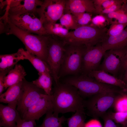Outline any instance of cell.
<instances>
[{"mask_svg":"<svg viewBox=\"0 0 127 127\" xmlns=\"http://www.w3.org/2000/svg\"><path fill=\"white\" fill-rule=\"evenodd\" d=\"M52 95L53 112L58 116L60 113L75 112L84 108V100L78 90L67 83L59 82L56 84Z\"/></svg>","mask_w":127,"mask_h":127,"instance_id":"cell-1","label":"cell"},{"mask_svg":"<svg viewBox=\"0 0 127 127\" xmlns=\"http://www.w3.org/2000/svg\"><path fill=\"white\" fill-rule=\"evenodd\" d=\"M5 26L7 35L12 34L16 36L24 44L27 51L46 63L48 35H35L27 32L8 20Z\"/></svg>","mask_w":127,"mask_h":127,"instance_id":"cell-2","label":"cell"},{"mask_svg":"<svg viewBox=\"0 0 127 127\" xmlns=\"http://www.w3.org/2000/svg\"><path fill=\"white\" fill-rule=\"evenodd\" d=\"M107 27L100 28L90 25L80 26L69 32L62 38L65 44L83 45L87 48L101 43L107 36Z\"/></svg>","mask_w":127,"mask_h":127,"instance_id":"cell-3","label":"cell"},{"mask_svg":"<svg viewBox=\"0 0 127 127\" xmlns=\"http://www.w3.org/2000/svg\"><path fill=\"white\" fill-rule=\"evenodd\" d=\"M87 48L83 45L65 44L59 79L68 75H77L81 72L83 57Z\"/></svg>","mask_w":127,"mask_h":127,"instance_id":"cell-4","label":"cell"},{"mask_svg":"<svg viewBox=\"0 0 127 127\" xmlns=\"http://www.w3.org/2000/svg\"><path fill=\"white\" fill-rule=\"evenodd\" d=\"M74 86L83 97L89 98L97 94L113 92L123 95L126 90L114 86L99 82L87 75H82L75 79Z\"/></svg>","mask_w":127,"mask_h":127,"instance_id":"cell-5","label":"cell"},{"mask_svg":"<svg viewBox=\"0 0 127 127\" xmlns=\"http://www.w3.org/2000/svg\"><path fill=\"white\" fill-rule=\"evenodd\" d=\"M48 43L46 63L55 84L59 82V75L62 62L65 44L62 38L48 35Z\"/></svg>","mask_w":127,"mask_h":127,"instance_id":"cell-6","label":"cell"},{"mask_svg":"<svg viewBox=\"0 0 127 127\" xmlns=\"http://www.w3.org/2000/svg\"><path fill=\"white\" fill-rule=\"evenodd\" d=\"M113 92H106L94 95L84 100V105L88 115L95 119L102 117L107 110L113 107L119 95Z\"/></svg>","mask_w":127,"mask_h":127,"instance_id":"cell-7","label":"cell"},{"mask_svg":"<svg viewBox=\"0 0 127 127\" xmlns=\"http://www.w3.org/2000/svg\"><path fill=\"white\" fill-rule=\"evenodd\" d=\"M35 14L26 13L21 15H8V20L22 30L29 33L41 35L48 34L40 18Z\"/></svg>","mask_w":127,"mask_h":127,"instance_id":"cell-8","label":"cell"},{"mask_svg":"<svg viewBox=\"0 0 127 127\" xmlns=\"http://www.w3.org/2000/svg\"><path fill=\"white\" fill-rule=\"evenodd\" d=\"M44 94H46L44 91L36 86L32 82H29L24 79L16 108L20 115L22 117L28 110Z\"/></svg>","mask_w":127,"mask_h":127,"instance_id":"cell-9","label":"cell"},{"mask_svg":"<svg viewBox=\"0 0 127 127\" xmlns=\"http://www.w3.org/2000/svg\"><path fill=\"white\" fill-rule=\"evenodd\" d=\"M66 0H44L37 10L43 24L56 23L63 14Z\"/></svg>","mask_w":127,"mask_h":127,"instance_id":"cell-10","label":"cell"},{"mask_svg":"<svg viewBox=\"0 0 127 127\" xmlns=\"http://www.w3.org/2000/svg\"><path fill=\"white\" fill-rule=\"evenodd\" d=\"M127 48L121 49H111L106 51L102 64L97 70H102L117 76L120 70L125 55Z\"/></svg>","mask_w":127,"mask_h":127,"instance_id":"cell-11","label":"cell"},{"mask_svg":"<svg viewBox=\"0 0 127 127\" xmlns=\"http://www.w3.org/2000/svg\"><path fill=\"white\" fill-rule=\"evenodd\" d=\"M106 51L101 43L87 48L83 55L81 72L87 75L90 72L97 70L101 59Z\"/></svg>","mask_w":127,"mask_h":127,"instance_id":"cell-12","label":"cell"},{"mask_svg":"<svg viewBox=\"0 0 127 127\" xmlns=\"http://www.w3.org/2000/svg\"><path fill=\"white\" fill-rule=\"evenodd\" d=\"M52 95L43 94L40 99L30 107L22 117L24 120H38L43 115L48 112L53 111Z\"/></svg>","mask_w":127,"mask_h":127,"instance_id":"cell-13","label":"cell"},{"mask_svg":"<svg viewBox=\"0 0 127 127\" xmlns=\"http://www.w3.org/2000/svg\"><path fill=\"white\" fill-rule=\"evenodd\" d=\"M43 1L40 0H11L8 11V15H16L31 13L36 15L38 7L41 5Z\"/></svg>","mask_w":127,"mask_h":127,"instance_id":"cell-14","label":"cell"},{"mask_svg":"<svg viewBox=\"0 0 127 127\" xmlns=\"http://www.w3.org/2000/svg\"><path fill=\"white\" fill-rule=\"evenodd\" d=\"M93 0H66L64 13L72 14L83 12L95 14Z\"/></svg>","mask_w":127,"mask_h":127,"instance_id":"cell-15","label":"cell"},{"mask_svg":"<svg viewBox=\"0 0 127 127\" xmlns=\"http://www.w3.org/2000/svg\"><path fill=\"white\" fill-rule=\"evenodd\" d=\"M106 51L111 49H121L127 47V26L119 34L107 36L101 43Z\"/></svg>","mask_w":127,"mask_h":127,"instance_id":"cell-16","label":"cell"},{"mask_svg":"<svg viewBox=\"0 0 127 127\" xmlns=\"http://www.w3.org/2000/svg\"><path fill=\"white\" fill-rule=\"evenodd\" d=\"M87 75L93 78L99 82L127 90V84L122 79L110 75L104 71L99 70H94L89 72Z\"/></svg>","mask_w":127,"mask_h":127,"instance_id":"cell-17","label":"cell"},{"mask_svg":"<svg viewBox=\"0 0 127 127\" xmlns=\"http://www.w3.org/2000/svg\"><path fill=\"white\" fill-rule=\"evenodd\" d=\"M19 114L16 108L0 104V127H16Z\"/></svg>","mask_w":127,"mask_h":127,"instance_id":"cell-18","label":"cell"},{"mask_svg":"<svg viewBox=\"0 0 127 127\" xmlns=\"http://www.w3.org/2000/svg\"><path fill=\"white\" fill-rule=\"evenodd\" d=\"M23 80L8 87L5 92L0 95V102L16 108Z\"/></svg>","mask_w":127,"mask_h":127,"instance_id":"cell-19","label":"cell"},{"mask_svg":"<svg viewBox=\"0 0 127 127\" xmlns=\"http://www.w3.org/2000/svg\"><path fill=\"white\" fill-rule=\"evenodd\" d=\"M8 73L4 79L5 89L22 81L27 75L24 67L20 64H18Z\"/></svg>","mask_w":127,"mask_h":127,"instance_id":"cell-20","label":"cell"},{"mask_svg":"<svg viewBox=\"0 0 127 127\" xmlns=\"http://www.w3.org/2000/svg\"><path fill=\"white\" fill-rule=\"evenodd\" d=\"M0 72L8 73L19 61L24 60L23 55L17 51L16 53L0 55Z\"/></svg>","mask_w":127,"mask_h":127,"instance_id":"cell-21","label":"cell"},{"mask_svg":"<svg viewBox=\"0 0 127 127\" xmlns=\"http://www.w3.org/2000/svg\"><path fill=\"white\" fill-rule=\"evenodd\" d=\"M18 51L23 55L24 60H28L38 72V75L45 72H50L47 64L37 56L24 50L23 48L19 49Z\"/></svg>","mask_w":127,"mask_h":127,"instance_id":"cell-22","label":"cell"},{"mask_svg":"<svg viewBox=\"0 0 127 127\" xmlns=\"http://www.w3.org/2000/svg\"><path fill=\"white\" fill-rule=\"evenodd\" d=\"M39 75V76L37 79L32 81L33 83L38 87L43 89L46 94L52 95L53 79L51 73L45 72Z\"/></svg>","mask_w":127,"mask_h":127,"instance_id":"cell-23","label":"cell"},{"mask_svg":"<svg viewBox=\"0 0 127 127\" xmlns=\"http://www.w3.org/2000/svg\"><path fill=\"white\" fill-rule=\"evenodd\" d=\"M46 114L42 124L35 127H62V124L67 119L63 116L58 117L54 114L53 111H49Z\"/></svg>","mask_w":127,"mask_h":127,"instance_id":"cell-24","label":"cell"},{"mask_svg":"<svg viewBox=\"0 0 127 127\" xmlns=\"http://www.w3.org/2000/svg\"><path fill=\"white\" fill-rule=\"evenodd\" d=\"M124 3L117 10L103 15L106 18L109 24L118 23L127 25V11L125 8Z\"/></svg>","mask_w":127,"mask_h":127,"instance_id":"cell-25","label":"cell"},{"mask_svg":"<svg viewBox=\"0 0 127 127\" xmlns=\"http://www.w3.org/2000/svg\"><path fill=\"white\" fill-rule=\"evenodd\" d=\"M43 25L48 35H54L64 38L69 32L68 30L60 23H49Z\"/></svg>","mask_w":127,"mask_h":127,"instance_id":"cell-26","label":"cell"},{"mask_svg":"<svg viewBox=\"0 0 127 127\" xmlns=\"http://www.w3.org/2000/svg\"><path fill=\"white\" fill-rule=\"evenodd\" d=\"M67 120L68 127H84L86 116L84 108L77 110Z\"/></svg>","mask_w":127,"mask_h":127,"instance_id":"cell-27","label":"cell"},{"mask_svg":"<svg viewBox=\"0 0 127 127\" xmlns=\"http://www.w3.org/2000/svg\"><path fill=\"white\" fill-rule=\"evenodd\" d=\"M60 24L68 30H75L80 26L74 16L70 13H64L59 19Z\"/></svg>","mask_w":127,"mask_h":127,"instance_id":"cell-28","label":"cell"},{"mask_svg":"<svg viewBox=\"0 0 127 127\" xmlns=\"http://www.w3.org/2000/svg\"><path fill=\"white\" fill-rule=\"evenodd\" d=\"M95 9V14H100L103 10L117 2L118 0H93Z\"/></svg>","mask_w":127,"mask_h":127,"instance_id":"cell-29","label":"cell"},{"mask_svg":"<svg viewBox=\"0 0 127 127\" xmlns=\"http://www.w3.org/2000/svg\"><path fill=\"white\" fill-rule=\"evenodd\" d=\"M116 112H127V94H119L113 106Z\"/></svg>","mask_w":127,"mask_h":127,"instance_id":"cell-30","label":"cell"},{"mask_svg":"<svg viewBox=\"0 0 127 127\" xmlns=\"http://www.w3.org/2000/svg\"><path fill=\"white\" fill-rule=\"evenodd\" d=\"M91 13L88 12H83L72 15L74 16L78 24L80 26H82L90 25L92 18Z\"/></svg>","mask_w":127,"mask_h":127,"instance_id":"cell-31","label":"cell"},{"mask_svg":"<svg viewBox=\"0 0 127 127\" xmlns=\"http://www.w3.org/2000/svg\"><path fill=\"white\" fill-rule=\"evenodd\" d=\"M109 24L106 18L103 15H97L92 18L89 25L100 28L106 27Z\"/></svg>","mask_w":127,"mask_h":127,"instance_id":"cell-32","label":"cell"},{"mask_svg":"<svg viewBox=\"0 0 127 127\" xmlns=\"http://www.w3.org/2000/svg\"><path fill=\"white\" fill-rule=\"evenodd\" d=\"M113 120L124 126L127 124V112H107Z\"/></svg>","mask_w":127,"mask_h":127,"instance_id":"cell-33","label":"cell"},{"mask_svg":"<svg viewBox=\"0 0 127 127\" xmlns=\"http://www.w3.org/2000/svg\"><path fill=\"white\" fill-rule=\"evenodd\" d=\"M111 24L107 32V35L108 36H114L119 34L127 26V24L118 23H113Z\"/></svg>","mask_w":127,"mask_h":127,"instance_id":"cell-34","label":"cell"},{"mask_svg":"<svg viewBox=\"0 0 127 127\" xmlns=\"http://www.w3.org/2000/svg\"><path fill=\"white\" fill-rule=\"evenodd\" d=\"M126 0H118V1L108 8L103 10L100 14L104 15L115 11L122 7Z\"/></svg>","mask_w":127,"mask_h":127,"instance_id":"cell-35","label":"cell"},{"mask_svg":"<svg viewBox=\"0 0 127 127\" xmlns=\"http://www.w3.org/2000/svg\"><path fill=\"white\" fill-rule=\"evenodd\" d=\"M16 127H35L36 123L35 120L26 121L22 119L20 114L17 117Z\"/></svg>","mask_w":127,"mask_h":127,"instance_id":"cell-36","label":"cell"},{"mask_svg":"<svg viewBox=\"0 0 127 127\" xmlns=\"http://www.w3.org/2000/svg\"><path fill=\"white\" fill-rule=\"evenodd\" d=\"M104 121L103 127H118L107 112L102 117Z\"/></svg>","mask_w":127,"mask_h":127,"instance_id":"cell-37","label":"cell"},{"mask_svg":"<svg viewBox=\"0 0 127 127\" xmlns=\"http://www.w3.org/2000/svg\"><path fill=\"white\" fill-rule=\"evenodd\" d=\"M84 127H102L100 122L96 119H91L85 123Z\"/></svg>","mask_w":127,"mask_h":127,"instance_id":"cell-38","label":"cell"},{"mask_svg":"<svg viewBox=\"0 0 127 127\" xmlns=\"http://www.w3.org/2000/svg\"><path fill=\"white\" fill-rule=\"evenodd\" d=\"M7 73L5 72H0V95L2 94L4 89V79Z\"/></svg>","mask_w":127,"mask_h":127,"instance_id":"cell-39","label":"cell"},{"mask_svg":"<svg viewBox=\"0 0 127 127\" xmlns=\"http://www.w3.org/2000/svg\"><path fill=\"white\" fill-rule=\"evenodd\" d=\"M127 66V50L125 55L123 59L122 67V69L124 70V69Z\"/></svg>","mask_w":127,"mask_h":127,"instance_id":"cell-40","label":"cell"},{"mask_svg":"<svg viewBox=\"0 0 127 127\" xmlns=\"http://www.w3.org/2000/svg\"><path fill=\"white\" fill-rule=\"evenodd\" d=\"M124 70V76L122 80L127 83V66Z\"/></svg>","mask_w":127,"mask_h":127,"instance_id":"cell-41","label":"cell"},{"mask_svg":"<svg viewBox=\"0 0 127 127\" xmlns=\"http://www.w3.org/2000/svg\"><path fill=\"white\" fill-rule=\"evenodd\" d=\"M125 8L127 11V0H126L124 4Z\"/></svg>","mask_w":127,"mask_h":127,"instance_id":"cell-42","label":"cell"},{"mask_svg":"<svg viewBox=\"0 0 127 127\" xmlns=\"http://www.w3.org/2000/svg\"><path fill=\"white\" fill-rule=\"evenodd\" d=\"M123 127H127V124L124 126H123Z\"/></svg>","mask_w":127,"mask_h":127,"instance_id":"cell-43","label":"cell"},{"mask_svg":"<svg viewBox=\"0 0 127 127\" xmlns=\"http://www.w3.org/2000/svg\"></svg>","mask_w":127,"mask_h":127,"instance_id":"cell-44","label":"cell"}]
</instances>
